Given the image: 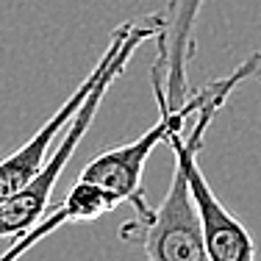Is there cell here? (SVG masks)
<instances>
[{
    "instance_id": "cell-2",
    "label": "cell",
    "mask_w": 261,
    "mask_h": 261,
    "mask_svg": "<svg viewBox=\"0 0 261 261\" xmlns=\"http://www.w3.org/2000/svg\"><path fill=\"white\" fill-rule=\"evenodd\" d=\"M161 28H164V17L161 14H153V17H147L145 22H134V25H130L128 36L122 39L120 50L114 53V59H111V64L106 67L100 81L95 84V89L86 95V100L78 106V111L72 114V120L67 122L64 130H61L59 142H56L53 153L45 159L42 170L36 172L20 192H14L9 200L0 203V239H3V236L11 239V236L25 233L28 228H34L36 222L45 217L50 192L56 189L61 172L67 170V164H70L78 142L84 139V134L92 125V120L97 117V109H100L109 86L122 75V70L128 67V61H130V56L136 53V47H139L142 42H147V39H156V36L161 34Z\"/></svg>"
},
{
    "instance_id": "cell-4",
    "label": "cell",
    "mask_w": 261,
    "mask_h": 261,
    "mask_svg": "<svg viewBox=\"0 0 261 261\" xmlns=\"http://www.w3.org/2000/svg\"><path fill=\"white\" fill-rule=\"evenodd\" d=\"M120 239L136 245L147 261H211L203 225L184 164L175 159L170 192L147 217H130L120 225Z\"/></svg>"
},
{
    "instance_id": "cell-7",
    "label": "cell",
    "mask_w": 261,
    "mask_h": 261,
    "mask_svg": "<svg viewBox=\"0 0 261 261\" xmlns=\"http://www.w3.org/2000/svg\"><path fill=\"white\" fill-rule=\"evenodd\" d=\"M117 206H122L120 197L111 195L109 189L89 181H81L67 192V197L59 203L53 211H45L39 222L34 228H28L25 233L17 236V242L11 245V250H6L0 261H17L22 258L31 247H36L45 236L56 233L61 225H72V222H92V220H100L103 214H111Z\"/></svg>"
},
{
    "instance_id": "cell-3",
    "label": "cell",
    "mask_w": 261,
    "mask_h": 261,
    "mask_svg": "<svg viewBox=\"0 0 261 261\" xmlns=\"http://www.w3.org/2000/svg\"><path fill=\"white\" fill-rule=\"evenodd\" d=\"M211 92H214V81H211L206 89L197 92V95L186 97L175 109L159 106L156 125L147 128L139 139L128 142V145H120V147H111V150L95 156L81 170V181L103 186L111 195L120 197V203H128L136 217H147L153 211V206L145 197V189H142V175H145L147 159H150V153L156 150L161 142L170 139V134L186 128V120H192L200 111V106L211 97Z\"/></svg>"
},
{
    "instance_id": "cell-6",
    "label": "cell",
    "mask_w": 261,
    "mask_h": 261,
    "mask_svg": "<svg viewBox=\"0 0 261 261\" xmlns=\"http://www.w3.org/2000/svg\"><path fill=\"white\" fill-rule=\"evenodd\" d=\"M203 0H172L167 6L164 28L156 36L159 59L153 61L150 81L159 106H181L189 89V61L195 56V25L200 17Z\"/></svg>"
},
{
    "instance_id": "cell-1",
    "label": "cell",
    "mask_w": 261,
    "mask_h": 261,
    "mask_svg": "<svg viewBox=\"0 0 261 261\" xmlns=\"http://www.w3.org/2000/svg\"><path fill=\"white\" fill-rule=\"evenodd\" d=\"M256 75L261 78V53L250 56L247 61H242L228 78H217L211 97L195 114V125L189 130L186 128L175 130V134H170V139H167V145L172 147V156L184 164L186 181H189L197 214H200L203 239H206V250H208L211 261H256V242H253V233L247 231L245 222L214 195L208 178L203 175V170H200V161H197V156H200V150H203V136H206L214 114L225 106L228 95H231L242 81H250Z\"/></svg>"
},
{
    "instance_id": "cell-5",
    "label": "cell",
    "mask_w": 261,
    "mask_h": 261,
    "mask_svg": "<svg viewBox=\"0 0 261 261\" xmlns=\"http://www.w3.org/2000/svg\"><path fill=\"white\" fill-rule=\"evenodd\" d=\"M134 22H122L120 28L111 34V42L109 47L103 50V56L97 59L95 70L89 72L84 81H81V86L75 92H72L70 97H67L64 103H61V109L56 111V114L50 117V120L45 122L39 130H36L34 136L25 142V145H20L14 153H9L6 159H0V203L9 200L14 192H20L22 186H25L31 178L36 175V172L42 170V164H45V159L53 153V145L59 142L61 130L67 128V122L72 120V114L78 111V106L86 100V95H89L92 89H95V84L100 81V75L106 72V67L111 64V59H114V53L120 50L122 39L128 36V31Z\"/></svg>"
}]
</instances>
